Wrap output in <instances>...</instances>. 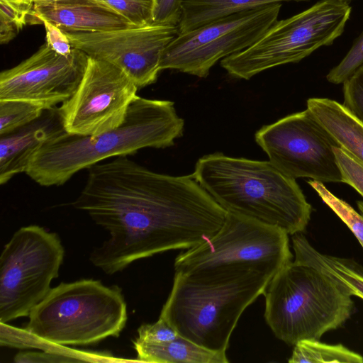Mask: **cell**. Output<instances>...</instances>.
Returning <instances> with one entry per match:
<instances>
[{
	"label": "cell",
	"instance_id": "obj_4",
	"mask_svg": "<svg viewBox=\"0 0 363 363\" xmlns=\"http://www.w3.org/2000/svg\"><path fill=\"white\" fill-rule=\"evenodd\" d=\"M288 234L231 213L213 235L180 253L174 272L200 284H222L255 274L273 277L291 262Z\"/></svg>",
	"mask_w": 363,
	"mask_h": 363
},
{
	"label": "cell",
	"instance_id": "obj_20",
	"mask_svg": "<svg viewBox=\"0 0 363 363\" xmlns=\"http://www.w3.org/2000/svg\"><path fill=\"white\" fill-rule=\"evenodd\" d=\"M310 0H183L179 34L234 13L282 1Z\"/></svg>",
	"mask_w": 363,
	"mask_h": 363
},
{
	"label": "cell",
	"instance_id": "obj_34",
	"mask_svg": "<svg viewBox=\"0 0 363 363\" xmlns=\"http://www.w3.org/2000/svg\"><path fill=\"white\" fill-rule=\"evenodd\" d=\"M357 206H358L361 213L363 215V201H357Z\"/></svg>",
	"mask_w": 363,
	"mask_h": 363
},
{
	"label": "cell",
	"instance_id": "obj_22",
	"mask_svg": "<svg viewBox=\"0 0 363 363\" xmlns=\"http://www.w3.org/2000/svg\"><path fill=\"white\" fill-rule=\"evenodd\" d=\"M48 110L21 100H0V136L7 135L38 119Z\"/></svg>",
	"mask_w": 363,
	"mask_h": 363
},
{
	"label": "cell",
	"instance_id": "obj_14",
	"mask_svg": "<svg viewBox=\"0 0 363 363\" xmlns=\"http://www.w3.org/2000/svg\"><path fill=\"white\" fill-rule=\"evenodd\" d=\"M89 56L73 48L69 55L56 52L45 42L31 56L0 74V100H21L56 107L77 89Z\"/></svg>",
	"mask_w": 363,
	"mask_h": 363
},
{
	"label": "cell",
	"instance_id": "obj_6",
	"mask_svg": "<svg viewBox=\"0 0 363 363\" xmlns=\"http://www.w3.org/2000/svg\"><path fill=\"white\" fill-rule=\"evenodd\" d=\"M28 317V334L56 345H84L118 337L127 305L118 286L84 279L52 288Z\"/></svg>",
	"mask_w": 363,
	"mask_h": 363
},
{
	"label": "cell",
	"instance_id": "obj_31",
	"mask_svg": "<svg viewBox=\"0 0 363 363\" xmlns=\"http://www.w3.org/2000/svg\"><path fill=\"white\" fill-rule=\"evenodd\" d=\"M46 31V42L50 47L58 54L69 55L72 51V46L62 30L48 21H43Z\"/></svg>",
	"mask_w": 363,
	"mask_h": 363
},
{
	"label": "cell",
	"instance_id": "obj_16",
	"mask_svg": "<svg viewBox=\"0 0 363 363\" xmlns=\"http://www.w3.org/2000/svg\"><path fill=\"white\" fill-rule=\"evenodd\" d=\"M65 131L57 107L38 119L0 136V184L26 173L33 155L48 140Z\"/></svg>",
	"mask_w": 363,
	"mask_h": 363
},
{
	"label": "cell",
	"instance_id": "obj_24",
	"mask_svg": "<svg viewBox=\"0 0 363 363\" xmlns=\"http://www.w3.org/2000/svg\"><path fill=\"white\" fill-rule=\"evenodd\" d=\"M0 42L11 41L27 23L33 6L0 0Z\"/></svg>",
	"mask_w": 363,
	"mask_h": 363
},
{
	"label": "cell",
	"instance_id": "obj_3",
	"mask_svg": "<svg viewBox=\"0 0 363 363\" xmlns=\"http://www.w3.org/2000/svg\"><path fill=\"white\" fill-rule=\"evenodd\" d=\"M191 175L228 213L288 235L302 233L310 220L312 207L295 179L269 161L216 152L199 159Z\"/></svg>",
	"mask_w": 363,
	"mask_h": 363
},
{
	"label": "cell",
	"instance_id": "obj_12",
	"mask_svg": "<svg viewBox=\"0 0 363 363\" xmlns=\"http://www.w3.org/2000/svg\"><path fill=\"white\" fill-rule=\"evenodd\" d=\"M138 90L120 68L89 57L77 89L57 107L64 130L86 136L116 129L124 121Z\"/></svg>",
	"mask_w": 363,
	"mask_h": 363
},
{
	"label": "cell",
	"instance_id": "obj_15",
	"mask_svg": "<svg viewBox=\"0 0 363 363\" xmlns=\"http://www.w3.org/2000/svg\"><path fill=\"white\" fill-rule=\"evenodd\" d=\"M48 21L64 31L99 32L138 26L99 0H59L34 4L27 23Z\"/></svg>",
	"mask_w": 363,
	"mask_h": 363
},
{
	"label": "cell",
	"instance_id": "obj_2",
	"mask_svg": "<svg viewBox=\"0 0 363 363\" xmlns=\"http://www.w3.org/2000/svg\"><path fill=\"white\" fill-rule=\"evenodd\" d=\"M184 128L174 102L138 96L120 126L95 135L63 131L38 150L26 174L40 186H61L78 172L107 159L132 155L145 147L172 146Z\"/></svg>",
	"mask_w": 363,
	"mask_h": 363
},
{
	"label": "cell",
	"instance_id": "obj_23",
	"mask_svg": "<svg viewBox=\"0 0 363 363\" xmlns=\"http://www.w3.org/2000/svg\"><path fill=\"white\" fill-rule=\"evenodd\" d=\"M308 183L323 202L347 225L363 247V215L357 213L346 201L332 194L323 183L312 179L308 180Z\"/></svg>",
	"mask_w": 363,
	"mask_h": 363
},
{
	"label": "cell",
	"instance_id": "obj_11",
	"mask_svg": "<svg viewBox=\"0 0 363 363\" xmlns=\"http://www.w3.org/2000/svg\"><path fill=\"white\" fill-rule=\"evenodd\" d=\"M269 162L293 179L342 182L333 137L306 110L262 126L255 135Z\"/></svg>",
	"mask_w": 363,
	"mask_h": 363
},
{
	"label": "cell",
	"instance_id": "obj_18",
	"mask_svg": "<svg viewBox=\"0 0 363 363\" xmlns=\"http://www.w3.org/2000/svg\"><path fill=\"white\" fill-rule=\"evenodd\" d=\"M295 261L309 264L333 280L350 296L363 299V267L349 259L319 252L301 233L293 235Z\"/></svg>",
	"mask_w": 363,
	"mask_h": 363
},
{
	"label": "cell",
	"instance_id": "obj_9",
	"mask_svg": "<svg viewBox=\"0 0 363 363\" xmlns=\"http://www.w3.org/2000/svg\"><path fill=\"white\" fill-rule=\"evenodd\" d=\"M65 250L58 235L31 225L21 227L0 257V322L28 316L59 275Z\"/></svg>",
	"mask_w": 363,
	"mask_h": 363
},
{
	"label": "cell",
	"instance_id": "obj_19",
	"mask_svg": "<svg viewBox=\"0 0 363 363\" xmlns=\"http://www.w3.org/2000/svg\"><path fill=\"white\" fill-rule=\"evenodd\" d=\"M137 361L158 363H228L225 352L203 347L179 335L161 344L133 342Z\"/></svg>",
	"mask_w": 363,
	"mask_h": 363
},
{
	"label": "cell",
	"instance_id": "obj_29",
	"mask_svg": "<svg viewBox=\"0 0 363 363\" xmlns=\"http://www.w3.org/2000/svg\"><path fill=\"white\" fill-rule=\"evenodd\" d=\"M136 340L147 344H161L174 340L179 333L166 320L159 317L152 324H143L138 329Z\"/></svg>",
	"mask_w": 363,
	"mask_h": 363
},
{
	"label": "cell",
	"instance_id": "obj_28",
	"mask_svg": "<svg viewBox=\"0 0 363 363\" xmlns=\"http://www.w3.org/2000/svg\"><path fill=\"white\" fill-rule=\"evenodd\" d=\"M335 153L342 172V182L353 187L363 196V164L341 147H336Z\"/></svg>",
	"mask_w": 363,
	"mask_h": 363
},
{
	"label": "cell",
	"instance_id": "obj_13",
	"mask_svg": "<svg viewBox=\"0 0 363 363\" xmlns=\"http://www.w3.org/2000/svg\"><path fill=\"white\" fill-rule=\"evenodd\" d=\"M64 33L72 48L120 68L139 89L157 81L162 55L179 30L177 26L152 23L99 32Z\"/></svg>",
	"mask_w": 363,
	"mask_h": 363
},
{
	"label": "cell",
	"instance_id": "obj_21",
	"mask_svg": "<svg viewBox=\"0 0 363 363\" xmlns=\"http://www.w3.org/2000/svg\"><path fill=\"white\" fill-rule=\"evenodd\" d=\"M290 363H362L363 357L342 345H328L318 340H303L295 345Z\"/></svg>",
	"mask_w": 363,
	"mask_h": 363
},
{
	"label": "cell",
	"instance_id": "obj_5",
	"mask_svg": "<svg viewBox=\"0 0 363 363\" xmlns=\"http://www.w3.org/2000/svg\"><path fill=\"white\" fill-rule=\"evenodd\" d=\"M263 294L267 323L277 338L293 345L340 327L354 308L352 296L333 280L295 260L271 279Z\"/></svg>",
	"mask_w": 363,
	"mask_h": 363
},
{
	"label": "cell",
	"instance_id": "obj_17",
	"mask_svg": "<svg viewBox=\"0 0 363 363\" xmlns=\"http://www.w3.org/2000/svg\"><path fill=\"white\" fill-rule=\"evenodd\" d=\"M306 105L339 146L363 164V123L332 99L310 98Z\"/></svg>",
	"mask_w": 363,
	"mask_h": 363
},
{
	"label": "cell",
	"instance_id": "obj_7",
	"mask_svg": "<svg viewBox=\"0 0 363 363\" xmlns=\"http://www.w3.org/2000/svg\"><path fill=\"white\" fill-rule=\"evenodd\" d=\"M272 278L255 274L227 283L200 284L174 274L160 317L182 337L210 350L225 352L242 313L264 293Z\"/></svg>",
	"mask_w": 363,
	"mask_h": 363
},
{
	"label": "cell",
	"instance_id": "obj_27",
	"mask_svg": "<svg viewBox=\"0 0 363 363\" xmlns=\"http://www.w3.org/2000/svg\"><path fill=\"white\" fill-rule=\"evenodd\" d=\"M342 105L363 123V65L343 83Z\"/></svg>",
	"mask_w": 363,
	"mask_h": 363
},
{
	"label": "cell",
	"instance_id": "obj_30",
	"mask_svg": "<svg viewBox=\"0 0 363 363\" xmlns=\"http://www.w3.org/2000/svg\"><path fill=\"white\" fill-rule=\"evenodd\" d=\"M183 0H155L153 23L155 24L178 26Z\"/></svg>",
	"mask_w": 363,
	"mask_h": 363
},
{
	"label": "cell",
	"instance_id": "obj_32",
	"mask_svg": "<svg viewBox=\"0 0 363 363\" xmlns=\"http://www.w3.org/2000/svg\"><path fill=\"white\" fill-rule=\"evenodd\" d=\"M73 357L54 352H19L14 357L16 362H78Z\"/></svg>",
	"mask_w": 363,
	"mask_h": 363
},
{
	"label": "cell",
	"instance_id": "obj_8",
	"mask_svg": "<svg viewBox=\"0 0 363 363\" xmlns=\"http://www.w3.org/2000/svg\"><path fill=\"white\" fill-rule=\"evenodd\" d=\"M352 7L345 0H320L291 17L276 21L251 46L220 61L236 78L249 79L268 69L298 62L340 37Z\"/></svg>",
	"mask_w": 363,
	"mask_h": 363
},
{
	"label": "cell",
	"instance_id": "obj_33",
	"mask_svg": "<svg viewBox=\"0 0 363 363\" xmlns=\"http://www.w3.org/2000/svg\"><path fill=\"white\" fill-rule=\"evenodd\" d=\"M9 1H13L16 3H21L29 6H33L34 4L40 3V2H48V1H55L59 0H5Z\"/></svg>",
	"mask_w": 363,
	"mask_h": 363
},
{
	"label": "cell",
	"instance_id": "obj_35",
	"mask_svg": "<svg viewBox=\"0 0 363 363\" xmlns=\"http://www.w3.org/2000/svg\"><path fill=\"white\" fill-rule=\"evenodd\" d=\"M345 1H347L348 3H350L352 0H345Z\"/></svg>",
	"mask_w": 363,
	"mask_h": 363
},
{
	"label": "cell",
	"instance_id": "obj_25",
	"mask_svg": "<svg viewBox=\"0 0 363 363\" xmlns=\"http://www.w3.org/2000/svg\"><path fill=\"white\" fill-rule=\"evenodd\" d=\"M138 26L153 23L155 0H99Z\"/></svg>",
	"mask_w": 363,
	"mask_h": 363
},
{
	"label": "cell",
	"instance_id": "obj_10",
	"mask_svg": "<svg viewBox=\"0 0 363 363\" xmlns=\"http://www.w3.org/2000/svg\"><path fill=\"white\" fill-rule=\"evenodd\" d=\"M281 8V3L257 7L178 34L165 48L160 69L206 77L218 60L255 43L277 21Z\"/></svg>",
	"mask_w": 363,
	"mask_h": 363
},
{
	"label": "cell",
	"instance_id": "obj_1",
	"mask_svg": "<svg viewBox=\"0 0 363 363\" xmlns=\"http://www.w3.org/2000/svg\"><path fill=\"white\" fill-rule=\"evenodd\" d=\"M73 206L86 213L110 238L90 262L107 274L138 259L189 249L213 235L227 211L193 178L157 173L128 156L90 167Z\"/></svg>",
	"mask_w": 363,
	"mask_h": 363
},
{
	"label": "cell",
	"instance_id": "obj_26",
	"mask_svg": "<svg viewBox=\"0 0 363 363\" xmlns=\"http://www.w3.org/2000/svg\"><path fill=\"white\" fill-rule=\"evenodd\" d=\"M362 65L363 31L354 40L351 48L341 62L327 74V80L335 84H343Z\"/></svg>",
	"mask_w": 363,
	"mask_h": 363
}]
</instances>
